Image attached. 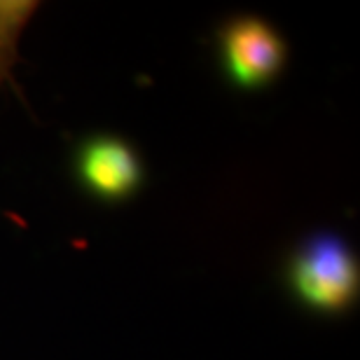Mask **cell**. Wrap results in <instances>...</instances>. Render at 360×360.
Segmentation results:
<instances>
[{
  "mask_svg": "<svg viewBox=\"0 0 360 360\" xmlns=\"http://www.w3.org/2000/svg\"><path fill=\"white\" fill-rule=\"evenodd\" d=\"M285 283L300 307L337 319L358 304V255L340 234L314 232L288 255Z\"/></svg>",
  "mask_w": 360,
  "mask_h": 360,
  "instance_id": "1",
  "label": "cell"
},
{
  "mask_svg": "<svg viewBox=\"0 0 360 360\" xmlns=\"http://www.w3.org/2000/svg\"><path fill=\"white\" fill-rule=\"evenodd\" d=\"M218 59L227 82L241 91H262L288 66V42L260 14H232L218 26Z\"/></svg>",
  "mask_w": 360,
  "mask_h": 360,
  "instance_id": "2",
  "label": "cell"
},
{
  "mask_svg": "<svg viewBox=\"0 0 360 360\" xmlns=\"http://www.w3.org/2000/svg\"><path fill=\"white\" fill-rule=\"evenodd\" d=\"M73 174L82 190L101 204H124L146 183L139 150L117 134H91L77 143Z\"/></svg>",
  "mask_w": 360,
  "mask_h": 360,
  "instance_id": "3",
  "label": "cell"
},
{
  "mask_svg": "<svg viewBox=\"0 0 360 360\" xmlns=\"http://www.w3.org/2000/svg\"><path fill=\"white\" fill-rule=\"evenodd\" d=\"M40 3H19V0H10V3H0V87H12L21 96V91L14 80L12 66L17 63V40L24 26L33 19L38 12Z\"/></svg>",
  "mask_w": 360,
  "mask_h": 360,
  "instance_id": "4",
  "label": "cell"
}]
</instances>
